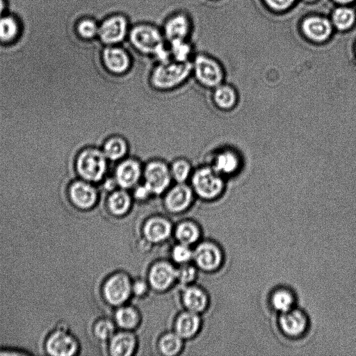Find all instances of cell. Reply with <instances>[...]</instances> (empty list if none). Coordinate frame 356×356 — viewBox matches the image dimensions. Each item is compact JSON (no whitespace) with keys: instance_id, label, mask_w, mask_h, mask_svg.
<instances>
[{"instance_id":"cell-37","label":"cell","mask_w":356,"mask_h":356,"mask_svg":"<svg viewBox=\"0 0 356 356\" xmlns=\"http://www.w3.org/2000/svg\"><path fill=\"white\" fill-rule=\"evenodd\" d=\"M187 245L181 244L176 246L172 251L173 259L179 263L186 262L191 257V252L186 246Z\"/></svg>"},{"instance_id":"cell-32","label":"cell","mask_w":356,"mask_h":356,"mask_svg":"<svg viewBox=\"0 0 356 356\" xmlns=\"http://www.w3.org/2000/svg\"><path fill=\"white\" fill-rule=\"evenodd\" d=\"M293 301L291 293L284 289L276 291L271 297V303L273 307L282 313L291 310Z\"/></svg>"},{"instance_id":"cell-43","label":"cell","mask_w":356,"mask_h":356,"mask_svg":"<svg viewBox=\"0 0 356 356\" xmlns=\"http://www.w3.org/2000/svg\"><path fill=\"white\" fill-rule=\"evenodd\" d=\"M7 8L6 0H0V17L3 15V13Z\"/></svg>"},{"instance_id":"cell-8","label":"cell","mask_w":356,"mask_h":356,"mask_svg":"<svg viewBox=\"0 0 356 356\" xmlns=\"http://www.w3.org/2000/svg\"><path fill=\"white\" fill-rule=\"evenodd\" d=\"M195 15L197 14L181 10L165 19L161 30L167 44L175 40H190L194 26L193 17Z\"/></svg>"},{"instance_id":"cell-24","label":"cell","mask_w":356,"mask_h":356,"mask_svg":"<svg viewBox=\"0 0 356 356\" xmlns=\"http://www.w3.org/2000/svg\"><path fill=\"white\" fill-rule=\"evenodd\" d=\"M172 180L175 183L186 182L193 171L192 162L186 157L180 156L170 163Z\"/></svg>"},{"instance_id":"cell-13","label":"cell","mask_w":356,"mask_h":356,"mask_svg":"<svg viewBox=\"0 0 356 356\" xmlns=\"http://www.w3.org/2000/svg\"><path fill=\"white\" fill-rule=\"evenodd\" d=\"M193 195L191 186L186 182L175 183L168 188L165 195V204L171 211H181L191 204Z\"/></svg>"},{"instance_id":"cell-2","label":"cell","mask_w":356,"mask_h":356,"mask_svg":"<svg viewBox=\"0 0 356 356\" xmlns=\"http://www.w3.org/2000/svg\"><path fill=\"white\" fill-rule=\"evenodd\" d=\"M192 74V60L179 62L170 59L154 64L149 74V83L157 90H172L188 81Z\"/></svg>"},{"instance_id":"cell-31","label":"cell","mask_w":356,"mask_h":356,"mask_svg":"<svg viewBox=\"0 0 356 356\" xmlns=\"http://www.w3.org/2000/svg\"><path fill=\"white\" fill-rule=\"evenodd\" d=\"M184 302L186 307L191 312H197L205 307L207 298L201 290L192 287L186 290L184 295Z\"/></svg>"},{"instance_id":"cell-40","label":"cell","mask_w":356,"mask_h":356,"mask_svg":"<svg viewBox=\"0 0 356 356\" xmlns=\"http://www.w3.org/2000/svg\"><path fill=\"white\" fill-rule=\"evenodd\" d=\"M133 190L134 196L138 200H144L152 195L150 190L143 182H140Z\"/></svg>"},{"instance_id":"cell-26","label":"cell","mask_w":356,"mask_h":356,"mask_svg":"<svg viewBox=\"0 0 356 356\" xmlns=\"http://www.w3.org/2000/svg\"><path fill=\"white\" fill-rule=\"evenodd\" d=\"M110 210L118 215L123 214L130 207L131 197L127 190L119 188L111 191L107 200Z\"/></svg>"},{"instance_id":"cell-18","label":"cell","mask_w":356,"mask_h":356,"mask_svg":"<svg viewBox=\"0 0 356 356\" xmlns=\"http://www.w3.org/2000/svg\"><path fill=\"white\" fill-rule=\"evenodd\" d=\"M280 325L285 334L295 337L305 331L307 327V320L301 312L291 309L282 313Z\"/></svg>"},{"instance_id":"cell-21","label":"cell","mask_w":356,"mask_h":356,"mask_svg":"<svg viewBox=\"0 0 356 356\" xmlns=\"http://www.w3.org/2000/svg\"><path fill=\"white\" fill-rule=\"evenodd\" d=\"M177 277V271L168 264L159 263L152 268L149 281L152 285L159 290L167 288Z\"/></svg>"},{"instance_id":"cell-19","label":"cell","mask_w":356,"mask_h":356,"mask_svg":"<svg viewBox=\"0 0 356 356\" xmlns=\"http://www.w3.org/2000/svg\"><path fill=\"white\" fill-rule=\"evenodd\" d=\"M194 257L197 264L202 268L212 270L218 266L221 261L219 249L211 243H203L195 251Z\"/></svg>"},{"instance_id":"cell-30","label":"cell","mask_w":356,"mask_h":356,"mask_svg":"<svg viewBox=\"0 0 356 356\" xmlns=\"http://www.w3.org/2000/svg\"><path fill=\"white\" fill-rule=\"evenodd\" d=\"M355 21L354 10L348 7L336 8L332 15V24L339 31H345L350 28Z\"/></svg>"},{"instance_id":"cell-39","label":"cell","mask_w":356,"mask_h":356,"mask_svg":"<svg viewBox=\"0 0 356 356\" xmlns=\"http://www.w3.org/2000/svg\"><path fill=\"white\" fill-rule=\"evenodd\" d=\"M195 275V270L191 266H184L179 271H177V277L183 282L191 281L194 278Z\"/></svg>"},{"instance_id":"cell-45","label":"cell","mask_w":356,"mask_h":356,"mask_svg":"<svg viewBox=\"0 0 356 356\" xmlns=\"http://www.w3.org/2000/svg\"><path fill=\"white\" fill-rule=\"evenodd\" d=\"M305 1H313L314 0H305Z\"/></svg>"},{"instance_id":"cell-10","label":"cell","mask_w":356,"mask_h":356,"mask_svg":"<svg viewBox=\"0 0 356 356\" xmlns=\"http://www.w3.org/2000/svg\"><path fill=\"white\" fill-rule=\"evenodd\" d=\"M101 57L105 68L115 75L127 74L134 65V56L127 46L104 45Z\"/></svg>"},{"instance_id":"cell-5","label":"cell","mask_w":356,"mask_h":356,"mask_svg":"<svg viewBox=\"0 0 356 356\" xmlns=\"http://www.w3.org/2000/svg\"><path fill=\"white\" fill-rule=\"evenodd\" d=\"M133 22L123 13H114L99 23L97 38L104 45L121 44L126 41Z\"/></svg>"},{"instance_id":"cell-4","label":"cell","mask_w":356,"mask_h":356,"mask_svg":"<svg viewBox=\"0 0 356 356\" xmlns=\"http://www.w3.org/2000/svg\"><path fill=\"white\" fill-rule=\"evenodd\" d=\"M190 180L193 191L205 200L217 197L225 187L224 177L209 164H202L195 168Z\"/></svg>"},{"instance_id":"cell-12","label":"cell","mask_w":356,"mask_h":356,"mask_svg":"<svg viewBox=\"0 0 356 356\" xmlns=\"http://www.w3.org/2000/svg\"><path fill=\"white\" fill-rule=\"evenodd\" d=\"M67 197L73 207L79 209H88L96 203L97 191L94 184L76 178L69 184Z\"/></svg>"},{"instance_id":"cell-17","label":"cell","mask_w":356,"mask_h":356,"mask_svg":"<svg viewBox=\"0 0 356 356\" xmlns=\"http://www.w3.org/2000/svg\"><path fill=\"white\" fill-rule=\"evenodd\" d=\"M104 155L110 161L116 162L129 154V144L125 137L113 134L107 137L101 147Z\"/></svg>"},{"instance_id":"cell-33","label":"cell","mask_w":356,"mask_h":356,"mask_svg":"<svg viewBox=\"0 0 356 356\" xmlns=\"http://www.w3.org/2000/svg\"><path fill=\"white\" fill-rule=\"evenodd\" d=\"M176 236L182 244L188 245L196 241L198 236V231L193 224L184 222L177 227Z\"/></svg>"},{"instance_id":"cell-1","label":"cell","mask_w":356,"mask_h":356,"mask_svg":"<svg viewBox=\"0 0 356 356\" xmlns=\"http://www.w3.org/2000/svg\"><path fill=\"white\" fill-rule=\"evenodd\" d=\"M128 44L137 53L153 58L156 63L171 58L161 27L148 22L133 24L128 33Z\"/></svg>"},{"instance_id":"cell-9","label":"cell","mask_w":356,"mask_h":356,"mask_svg":"<svg viewBox=\"0 0 356 356\" xmlns=\"http://www.w3.org/2000/svg\"><path fill=\"white\" fill-rule=\"evenodd\" d=\"M44 348L51 356H72L76 353L78 343L67 327L60 323L47 336Z\"/></svg>"},{"instance_id":"cell-25","label":"cell","mask_w":356,"mask_h":356,"mask_svg":"<svg viewBox=\"0 0 356 356\" xmlns=\"http://www.w3.org/2000/svg\"><path fill=\"white\" fill-rule=\"evenodd\" d=\"M170 232V224L162 218H152L147 222L145 227L146 237L154 242L163 240L169 235Z\"/></svg>"},{"instance_id":"cell-44","label":"cell","mask_w":356,"mask_h":356,"mask_svg":"<svg viewBox=\"0 0 356 356\" xmlns=\"http://www.w3.org/2000/svg\"><path fill=\"white\" fill-rule=\"evenodd\" d=\"M339 3L346 4L352 2L353 0H334Z\"/></svg>"},{"instance_id":"cell-7","label":"cell","mask_w":356,"mask_h":356,"mask_svg":"<svg viewBox=\"0 0 356 356\" xmlns=\"http://www.w3.org/2000/svg\"><path fill=\"white\" fill-rule=\"evenodd\" d=\"M143 183L152 195H161L166 191L172 180L170 163L161 159H152L143 164Z\"/></svg>"},{"instance_id":"cell-20","label":"cell","mask_w":356,"mask_h":356,"mask_svg":"<svg viewBox=\"0 0 356 356\" xmlns=\"http://www.w3.org/2000/svg\"><path fill=\"white\" fill-rule=\"evenodd\" d=\"M213 104L222 111H229L234 108L238 101L235 89L227 84H220L212 92Z\"/></svg>"},{"instance_id":"cell-15","label":"cell","mask_w":356,"mask_h":356,"mask_svg":"<svg viewBox=\"0 0 356 356\" xmlns=\"http://www.w3.org/2000/svg\"><path fill=\"white\" fill-rule=\"evenodd\" d=\"M209 165L222 177L229 176L238 171L241 159L234 150L224 149L211 156Z\"/></svg>"},{"instance_id":"cell-28","label":"cell","mask_w":356,"mask_h":356,"mask_svg":"<svg viewBox=\"0 0 356 356\" xmlns=\"http://www.w3.org/2000/svg\"><path fill=\"white\" fill-rule=\"evenodd\" d=\"M135 347L134 337L127 333L115 335L111 342V354L115 356H127L131 353Z\"/></svg>"},{"instance_id":"cell-3","label":"cell","mask_w":356,"mask_h":356,"mask_svg":"<svg viewBox=\"0 0 356 356\" xmlns=\"http://www.w3.org/2000/svg\"><path fill=\"white\" fill-rule=\"evenodd\" d=\"M108 160L101 147L87 146L77 154L74 168L78 178L92 184H101L107 175Z\"/></svg>"},{"instance_id":"cell-16","label":"cell","mask_w":356,"mask_h":356,"mask_svg":"<svg viewBox=\"0 0 356 356\" xmlns=\"http://www.w3.org/2000/svg\"><path fill=\"white\" fill-rule=\"evenodd\" d=\"M130 289L127 277L123 274H118L108 280L104 286V293L109 302L119 305L127 300Z\"/></svg>"},{"instance_id":"cell-11","label":"cell","mask_w":356,"mask_h":356,"mask_svg":"<svg viewBox=\"0 0 356 356\" xmlns=\"http://www.w3.org/2000/svg\"><path fill=\"white\" fill-rule=\"evenodd\" d=\"M143 163L138 158L127 156L119 161L115 168L113 177L118 188H134L143 178Z\"/></svg>"},{"instance_id":"cell-35","label":"cell","mask_w":356,"mask_h":356,"mask_svg":"<svg viewBox=\"0 0 356 356\" xmlns=\"http://www.w3.org/2000/svg\"><path fill=\"white\" fill-rule=\"evenodd\" d=\"M178 334H168L165 335L160 341L162 353L166 355L176 354L181 347V340Z\"/></svg>"},{"instance_id":"cell-27","label":"cell","mask_w":356,"mask_h":356,"mask_svg":"<svg viewBox=\"0 0 356 356\" xmlns=\"http://www.w3.org/2000/svg\"><path fill=\"white\" fill-rule=\"evenodd\" d=\"M171 58L179 62L191 60L195 53L193 44L190 40H175L168 44Z\"/></svg>"},{"instance_id":"cell-14","label":"cell","mask_w":356,"mask_h":356,"mask_svg":"<svg viewBox=\"0 0 356 356\" xmlns=\"http://www.w3.org/2000/svg\"><path fill=\"white\" fill-rule=\"evenodd\" d=\"M303 33L314 42H323L327 40L332 31V24L325 17L310 16L302 23Z\"/></svg>"},{"instance_id":"cell-34","label":"cell","mask_w":356,"mask_h":356,"mask_svg":"<svg viewBox=\"0 0 356 356\" xmlns=\"http://www.w3.org/2000/svg\"><path fill=\"white\" fill-rule=\"evenodd\" d=\"M118 323L122 327H134L138 322L136 312L130 307H122L118 310L115 316Z\"/></svg>"},{"instance_id":"cell-6","label":"cell","mask_w":356,"mask_h":356,"mask_svg":"<svg viewBox=\"0 0 356 356\" xmlns=\"http://www.w3.org/2000/svg\"><path fill=\"white\" fill-rule=\"evenodd\" d=\"M192 63L193 74L202 87L213 89L222 83L224 70L216 58L206 53L197 52L193 56Z\"/></svg>"},{"instance_id":"cell-36","label":"cell","mask_w":356,"mask_h":356,"mask_svg":"<svg viewBox=\"0 0 356 356\" xmlns=\"http://www.w3.org/2000/svg\"><path fill=\"white\" fill-rule=\"evenodd\" d=\"M95 330L99 338L102 339H106L112 335L114 327L110 321L105 320L99 322L96 325Z\"/></svg>"},{"instance_id":"cell-29","label":"cell","mask_w":356,"mask_h":356,"mask_svg":"<svg viewBox=\"0 0 356 356\" xmlns=\"http://www.w3.org/2000/svg\"><path fill=\"white\" fill-rule=\"evenodd\" d=\"M199 318L193 312L181 314L177 319L176 330L177 334L182 337L192 336L197 331L199 326Z\"/></svg>"},{"instance_id":"cell-38","label":"cell","mask_w":356,"mask_h":356,"mask_svg":"<svg viewBox=\"0 0 356 356\" xmlns=\"http://www.w3.org/2000/svg\"><path fill=\"white\" fill-rule=\"evenodd\" d=\"M296 0H264L266 3L273 10H284L289 8Z\"/></svg>"},{"instance_id":"cell-42","label":"cell","mask_w":356,"mask_h":356,"mask_svg":"<svg viewBox=\"0 0 356 356\" xmlns=\"http://www.w3.org/2000/svg\"><path fill=\"white\" fill-rule=\"evenodd\" d=\"M25 354L22 351H17V350H9V349L0 350V355H25Z\"/></svg>"},{"instance_id":"cell-22","label":"cell","mask_w":356,"mask_h":356,"mask_svg":"<svg viewBox=\"0 0 356 356\" xmlns=\"http://www.w3.org/2000/svg\"><path fill=\"white\" fill-rule=\"evenodd\" d=\"M21 24L13 15H3L0 17V43L10 44L19 37Z\"/></svg>"},{"instance_id":"cell-23","label":"cell","mask_w":356,"mask_h":356,"mask_svg":"<svg viewBox=\"0 0 356 356\" xmlns=\"http://www.w3.org/2000/svg\"><path fill=\"white\" fill-rule=\"evenodd\" d=\"M101 20L92 15H83L78 18L74 24L77 35L85 40L97 38L99 23Z\"/></svg>"},{"instance_id":"cell-41","label":"cell","mask_w":356,"mask_h":356,"mask_svg":"<svg viewBox=\"0 0 356 356\" xmlns=\"http://www.w3.org/2000/svg\"><path fill=\"white\" fill-rule=\"evenodd\" d=\"M147 286L145 285V283L142 281L136 282L133 287L134 293L137 295L143 294L145 292Z\"/></svg>"}]
</instances>
